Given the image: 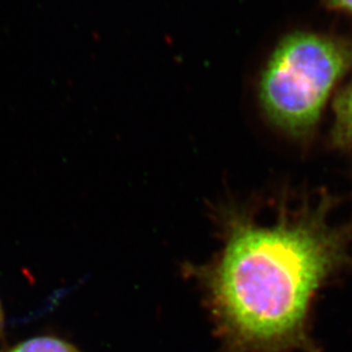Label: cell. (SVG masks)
<instances>
[{"instance_id":"8992f818","label":"cell","mask_w":352,"mask_h":352,"mask_svg":"<svg viewBox=\"0 0 352 352\" xmlns=\"http://www.w3.org/2000/svg\"><path fill=\"white\" fill-rule=\"evenodd\" d=\"M5 338V312L3 303L0 301V341Z\"/></svg>"},{"instance_id":"5b68a950","label":"cell","mask_w":352,"mask_h":352,"mask_svg":"<svg viewBox=\"0 0 352 352\" xmlns=\"http://www.w3.org/2000/svg\"><path fill=\"white\" fill-rule=\"evenodd\" d=\"M329 3H332V6L349 10L352 13V0H329Z\"/></svg>"},{"instance_id":"277c9868","label":"cell","mask_w":352,"mask_h":352,"mask_svg":"<svg viewBox=\"0 0 352 352\" xmlns=\"http://www.w3.org/2000/svg\"><path fill=\"white\" fill-rule=\"evenodd\" d=\"M336 109L340 125L344 132L352 135V85L340 96Z\"/></svg>"},{"instance_id":"7a4b0ae2","label":"cell","mask_w":352,"mask_h":352,"mask_svg":"<svg viewBox=\"0 0 352 352\" xmlns=\"http://www.w3.org/2000/svg\"><path fill=\"white\" fill-rule=\"evenodd\" d=\"M348 61L339 44L318 34L281 39L258 76V103L269 122L293 135L311 129Z\"/></svg>"},{"instance_id":"6da1fadb","label":"cell","mask_w":352,"mask_h":352,"mask_svg":"<svg viewBox=\"0 0 352 352\" xmlns=\"http://www.w3.org/2000/svg\"><path fill=\"white\" fill-rule=\"evenodd\" d=\"M220 256L196 269L224 346L231 352H289L305 340L316 289L342 258L339 237L314 220L272 227L226 213Z\"/></svg>"},{"instance_id":"3957f363","label":"cell","mask_w":352,"mask_h":352,"mask_svg":"<svg viewBox=\"0 0 352 352\" xmlns=\"http://www.w3.org/2000/svg\"><path fill=\"white\" fill-rule=\"evenodd\" d=\"M3 352H80L72 343L52 336H34L7 348Z\"/></svg>"}]
</instances>
